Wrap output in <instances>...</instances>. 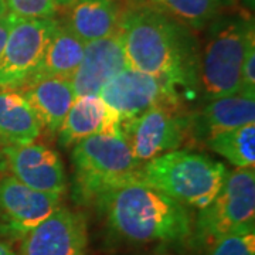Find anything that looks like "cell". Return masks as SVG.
Here are the masks:
<instances>
[{"instance_id":"obj_28","label":"cell","mask_w":255,"mask_h":255,"mask_svg":"<svg viewBox=\"0 0 255 255\" xmlns=\"http://www.w3.org/2000/svg\"><path fill=\"white\" fill-rule=\"evenodd\" d=\"M7 169V163H6V159H4V155L0 149V172H4Z\"/></svg>"},{"instance_id":"obj_9","label":"cell","mask_w":255,"mask_h":255,"mask_svg":"<svg viewBox=\"0 0 255 255\" xmlns=\"http://www.w3.org/2000/svg\"><path fill=\"white\" fill-rule=\"evenodd\" d=\"M98 95L118 112L121 121L157 105H182L183 97L173 84L129 67L112 77Z\"/></svg>"},{"instance_id":"obj_25","label":"cell","mask_w":255,"mask_h":255,"mask_svg":"<svg viewBox=\"0 0 255 255\" xmlns=\"http://www.w3.org/2000/svg\"><path fill=\"white\" fill-rule=\"evenodd\" d=\"M14 18H16V16H13L11 13H7L4 17L0 18V55L3 53V48H4V44H6V40H7Z\"/></svg>"},{"instance_id":"obj_23","label":"cell","mask_w":255,"mask_h":255,"mask_svg":"<svg viewBox=\"0 0 255 255\" xmlns=\"http://www.w3.org/2000/svg\"><path fill=\"white\" fill-rule=\"evenodd\" d=\"M9 13L18 18H54L57 0H6Z\"/></svg>"},{"instance_id":"obj_27","label":"cell","mask_w":255,"mask_h":255,"mask_svg":"<svg viewBox=\"0 0 255 255\" xmlns=\"http://www.w3.org/2000/svg\"><path fill=\"white\" fill-rule=\"evenodd\" d=\"M7 13H9V9H7V4H6V0H0V18L4 17Z\"/></svg>"},{"instance_id":"obj_19","label":"cell","mask_w":255,"mask_h":255,"mask_svg":"<svg viewBox=\"0 0 255 255\" xmlns=\"http://www.w3.org/2000/svg\"><path fill=\"white\" fill-rule=\"evenodd\" d=\"M248 124H255V97L240 91L211 100L199 118V128L207 137Z\"/></svg>"},{"instance_id":"obj_3","label":"cell","mask_w":255,"mask_h":255,"mask_svg":"<svg viewBox=\"0 0 255 255\" xmlns=\"http://www.w3.org/2000/svg\"><path fill=\"white\" fill-rule=\"evenodd\" d=\"M73 197L78 204H98L107 194L140 180L142 163L122 136L94 135L74 145Z\"/></svg>"},{"instance_id":"obj_4","label":"cell","mask_w":255,"mask_h":255,"mask_svg":"<svg viewBox=\"0 0 255 255\" xmlns=\"http://www.w3.org/2000/svg\"><path fill=\"white\" fill-rule=\"evenodd\" d=\"M227 174V167L210 156L174 149L142 163L140 182L186 207L204 209L217 196Z\"/></svg>"},{"instance_id":"obj_17","label":"cell","mask_w":255,"mask_h":255,"mask_svg":"<svg viewBox=\"0 0 255 255\" xmlns=\"http://www.w3.org/2000/svg\"><path fill=\"white\" fill-rule=\"evenodd\" d=\"M40 133V122L23 92L0 90V145L33 143Z\"/></svg>"},{"instance_id":"obj_15","label":"cell","mask_w":255,"mask_h":255,"mask_svg":"<svg viewBox=\"0 0 255 255\" xmlns=\"http://www.w3.org/2000/svg\"><path fill=\"white\" fill-rule=\"evenodd\" d=\"M21 88L41 130L46 129L51 135L57 133L75 100L71 81L65 78H43L27 82Z\"/></svg>"},{"instance_id":"obj_26","label":"cell","mask_w":255,"mask_h":255,"mask_svg":"<svg viewBox=\"0 0 255 255\" xmlns=\"http://www.w3.org/2000/svg\"><path fill=\"white\" fill-rule=\"evenodd\" d=\"M0 255H17L14 253V250L4 241L0 240Z\"/></svg>"},{"instance_id":"obj_1","label":"cell","mask_w":255,"mask_h":255,"mask_svg":"<svg viewBox=\"0 0 255 255\" xmlns=\"http://www.w3.org/2000/svg\"><path fill=\"white\" fill-rule=\"evenodd\" d=\"M127 65L176 87L199 85L200 51L187 26L150 7L122 14L118 27Z\"/></svg>"},{"instance_id":"obj_21","label":"cell","mask_w":255,"mask_h":255,"mask_svg":"<svg viewBox=\"0 0 255 255\" xmlns=\"http://www.w3.org/2000/svg\"><path fill=\"white\" fill-rule=\"evenodd\" d=\"M210 150L227 159L237 169L254 167L255 124L219 132L206 139Z\"/></svg>"},{"instance_id":"obj_2","label":"cell","mask_w":255,"mask_h":255,"mask_svg":"<svg viewBox=\"0 0 255 255\" xmlns=\"http://www.w3.org/2000/svg\"><path fill=\"white\" fill-rule=\"evenodd\" d=\"M97 207L112 234L130 243H176L193 236L187 207L140 180L111 191Z\"/></svg>"},{"instance_id":"obj_8","label":"cell","mask_w":255,"mask_h":255,"mask_svg":"<svg viewBox=\"0 0 255 255\" xmlns=\"http://www.w3.org/2000/svg\"><path fill=\"white\" fill-rule=\"evenodd\" d=\"M55 26V18H14L0 55V90H17L31 80Z\"/></svg>"},{"instance_id":"obj_18","label":"cell","mask_w":255,"mask_h":255,"mask_svg":"<svg viewBox=\"0 0 255 255\" xmlns=\"http://www.w3.org/2000/svg\"><path fill=\"white\" fill-rule=\"evenodd\" d=\"M85 43L77 37L61 21H57L53 34L48 40L46 53L30 81L43 78L71 80L84 55ZM28 81V82H30Z\"/></svg>"},{"instance_id":"obj_20","label":"cell","mask_w":255,"mask_h":255,"mask_svg":"<svg viewBox=\"0 0 255 255\" xmlns=\"http://www.w3.org/2000/svg\"><path fill=\"white\" fill-rule=\"evenodd\" d=\"M189 28L201 30L219 17L226 0H137Z\"/></svg>"},{"instance_id":"obj_22","label":"cell","mask_w":255,"mask_h":255,"mask_svg":"<svg viewBox=\"0 0 255 255\" xmlns=\"http://www.w3.org/2000/svg\"><path fill=\"white\" fill-rule=\"evenodd\" d=\"M210 255H255V231L228 234L211 244Z\"/></svg>"},{"instance_id":"obj_12","label":"cell","mask_w":255,"mask_h":255,"mask_svg":"<svg viewBox=\"0 0 255 255\" xmlns=\"http://www.w3.org/2000/svg\"><path fill=\"white\" fill-rule=\"evenodd\" d=\"M7 167L18 182L44 193L63 194L67 176L63 160L54 149L40 143L3 146Z\"/></svg>"},{"instance_id":"obj_16","label":"cell","mask_w":255,"mask_h":255,"mask_svg":"<svg viewBox=\"0 0 255 255\" xmlns=\"http://www.w3.org/2000/svg\"><path fill=\"white\" fill-rule=\"evenodd\" d=\"M67 6L63 24L84 43L118 31L122 17L118 0H73Z\"/></svg>"},{"instance_id":"obj_10","label":"cell","mask_w":255,"mask_h":255,"mask_svg":"<svg viewBox=\"0 0 255 255\" xmlns=\"http://www.w3.org/2000/svg\"><path fill=\"white\" fill-rule=\"evenodd\" d=\"M87 217L61 206L23 236L18 255H87Z\"/></svg>"},{"instance_id":"obj_14","label":"cell","mask_w":255,"mask_h":255,"mask_svg":"<svg viewBox=\"0 0 255 255\" xmlns=\"http://www.w3.org/2000/svg\"><path fill=\"white\" fill-rule=\"evenodd\" d=\"M121 124L118 112L100 95L77 97L58 130V142L68 147L94 135L122 136Z\"/></svg>"},{"instance_id":"obj_7","label":"cell","mask_w":255,"mask_h":255,"mask_svg":"<svg viewBox=\"0 0 255 255\" xmlns=\"http://www.w3.org/2000/svg\"><path fill=\"white\" fill-rule=\"evenodd\" d=\"M182 105H157L122 121L121 135L137 162L145 163L182 146L191 128Z\"/></svg>"},{"instance_id":"obj_5","label":"cell","mask_w":255,"mask_h":255,"mask_svg":"<svg viewBox=\"0 0 255 255\" xmlns=\"http://www.w3.org/2000/svg\"><path fill=\"white\" fill-rule=\"evenodd\" d=\"M254 43L251 18L233 16L213 24L200 57L199 74V82L207 100L240 91L243 61L248 47Z\"/></svg>"},{"instance_id":"obj_29","label":"cell","mask_w":255,"mask_h":255,"mask_svg":"<svg viewBox=\"0 0 255 255\" xmlns=\"http://www.w3.org/2000/svg\"><path fill=\"white\" fill-rule=\"evenodd\" d=\"M58 1V4H68V3H71L73 0H57Z\"/></svg>"},{"instance_id":"obj_13","label":"cell","mask_w":255,"mask_h":255,"mask_svg":"<svg viewBox=\"0 0 255 255\" xmlns=\"http://www.w3.org/2000/svg\"><path fill=\"white\" fill-rule=\"evenodd\" d=\"M127 67L119 31L85 43L81 63L70 80L75 98L82 95H98L101 88Z\"/></svg>"},{"instance_id":"obj_6","label":"cell","mask_w":255,"mask_h":255,"mask_svg":"<svg viewBox=\"0 0 255 255\" xmlns=\"http://www.w3.org/2000/svg\"><path fill=\"white\" fill-rule=\"evenodd\" d=\"M255 228L254 167L228 172L226 182L209 206L200 209L194 236L199 244L211 246L228 234Z\"/></svg>"},{"instance_id":"obj_24","label":"cell","mask_w":255,"mask_h":255,"mask_svg":"<svg viewBox=\"0 0 255 255\" xmlns=\"http://www.w3.org/2000/svg\"><path fill=\"white\" fill-rule=\"evenodd\" d=\"M240 92L255 97V43L248 47L243 61Z\"/></svg>"},{"instance_id":"obj_11","label":"cell","mask_w":255,"mask_h":255,"mask_svg":"<svg viewBox=\"0 0 255 255\" xmlns=\"http://www.w3.org/2000/svg\"><path fill=\"white\" fill-rule=\"evenodd\" d=\"M61 197L34 190L14 176H4L0 179V220L10 233L23 237L63 206Z\"/></svg>"}]
</instances>
